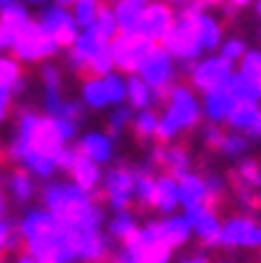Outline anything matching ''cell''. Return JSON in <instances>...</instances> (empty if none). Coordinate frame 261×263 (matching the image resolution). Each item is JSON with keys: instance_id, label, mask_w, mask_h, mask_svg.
I'll return each instance as SVG.
<instances>
[{"instance_id": "6da1fadb", "label": "cell", "mask_w": 261, "mask_h": 263, "mask_svg": "<svg viewBox=\"0 0 261 263\" xmlns=\"http://www.w3.org/2000/svg\"><path fill=\"white\" fill-rule=\"evenodd\" d=\"M66 143L68 141L61 134L57 118L26 110L19 115V122H16L12 155L22 160L31 174L49 176L57 170V155L66 148Z\"/></svg>"}, {"instance_id": "7a4b0ae2", "label": "cell", "mask_w": 261, "mask_h": 263, "mask_svg": "<svg viewBox=\"0 0 261 263\" xmlns=\"http://www.w3.org/2000/svg\"><path fill=\"white\" fill-rule=\"evenodd\" d=\"M24 249L33 258H59L71 261V228L57 221L49 212H31L22 223Z\"/></svg>"}, {"instance_id": "3957f363", "label": "cell", "mask_w": 261, "mask_h": 263, "mask_svg": "<svg viewBox=\"0 0 261 263\" xmlns=\"http://www.w3.org/2000/svg\"><path fill=\"white\" fill-rule=\"evenodd\" d=\"M45 204L57 221L76 230H99L101 212L92 197L76 183H52L45 191Z\"/></svg>"}, {"instance_id": "277c9868", "label": "cell", "mask_w": 261, "mask_h": 263, "mask_svg": "<svg viewBox=\"0 0 261 263\" xmlns=\"http://www.w3.org/2000/svg\"><path fill=\"white\" fill-rule=\"evenodd\" d=\"M200 12H202L200 3H190V5L181 7V12L177 14V22H174L172 31L163 40V47L174 59L196 61L205 52L202 33H200Z\"/></svg>"}, {"instance_id": "5b68a950", "label": "cell", "mask_w": 261, "mask_h": 263, "mask_svg": "<svg viewBox=\"0 0 261 263\" xmlns=\"http://www.w3.org/2000/svg\"><path fill=\"white\" fill-rule=\"evenodd\" d=\"M59 52L57 43L49 38L47 33L38 26V22H28L26 26H22L19 31L12 33V43H10V54L14 59L28 61V64H45Z\"/></svg>"}, {"instance_id": "8992f818", "label": "cell", "mask_w": 261, "mask_h": 263, "mask_svg": "<svg viewBox=\"0 0 261 263\" xmlns=\"http://www.w3.org/2000/svg\"><path fill=\"white\" fill-rule=\"evenodd\" d=\"M160 101L165 104L163 118H167L177 129H193L200 122L202 106L198 104L193 87H186L181 82H174L172 87L160 97Z\"/></svg>"}, {"instance_id": "52a82bcc", "label": "cell", "mask_w": 261, "mask_h": 263, "mask_svg": "<svg viewBox=\"0 0 261 263\" xmlns=\"http://www.w3.org/2000/svg\"><path fill=\"white\" fill-rule=\"evenodd\" d=\"M153 45H158V43L144 38L139 33H118L109 45L113 68L120 76H132V73H136L142 59L151 52Z\"/></svg>"}, {"instance_id": "ba28073f", "label": "cell", "mask_w": 261, "mask_h": 263, "mask_svg": "<svg viewBox=\"0 0 261 263\" xmlns=\"http://www.w3.org/2000/svg\"><path fill=\"white\" fill-rule=\"evenodd\" d=\"M136 76H142L155 92V97H163L174 85V57L169 54L163 45H153L151 52L142 59Z\"/></svg>"}, {"instance_id": "9c48e42d", "label": "cell", "mask_w": 261, "mask_h": 263, "mask_svg": "<svg viewBox=\"0 0 261 263\" xmlns=\"http://www.w3.org/2000/svg\"><path fill=\"white\" fill-rule=\"evenodd\" d=\"M233 73H235V66L223 59L221 54H217V57H205V59L196 61L188 78L193 89L207 94V92H214V89L229 87Z\"/></svg>"}, {"instance_id": "30bf717a", "label": "cell", "mask_w": 261, "mask_h": 263, "mask_svg": "<svg viewBox=\"0 0 261 263\" xmlns=\"http://www.w3.org/2000/svg\"><path fill=\"white\" fill-rule=\"evenodd\" d=\"M38 26L55 40L59 49H71L73 43L78 40V35H80V28H78L76 19H73V12L61 5L45 7L38 16Z\"/></svg>"}, {"instance_id": "8fae6325", "label": "cell", "mask_w": 261, "mask_h": 263, "mask_svg": "<svg viewBox=\"0 0 261 263\" xmlns=\"http://www.w3.org/2000/svg\"><path fill=\"white\" fill-rule=\"evenodd\" d=\"M174 22H177V10H174L172 3H167V0H151L148 5L142 7L136 33L153 40V43L163 45L167 33L172 31Z\"/></svg>"}, {"instance_id": "7c38bea8", "label": "cell", "mask_w": 261, "mask_h": 263, "mask_svg": "<svg viewBox=\"0 0 261 263\" xmlns=\"http://www.w3.org/2000/svg\"><path fill=\"white\" fill-rule=\"evenodd\" d=\"M127 254L136 258L139 263H167L169 261V245H165L151 228L139 230L136 228L130 237L125 240Z\"/></svg>"}, {"instance_id": "4fadbf2b", "label": "cell", "mask_w": 261, "mask_h": 263, "mask_svg": "<svg viewBox=\"0 0 261 263\" xmlns=\"http://www.w3.org/2000/svg\"><path fill=\"white\" fill-rule=\"evenodd\" d=\"M103 195L113 209L125 212L134 197V170H130V167L111 170L106 176V183H103Z\"/></svg>"}, {"instance_id": "5bb4252c", "label": "cell", "mask_w": 261, "mask_h": 263, "mask_svg": "<svg viewBox=\"0 0 261 263\" xmlns=\"http://www.w3.org/2000/svg\"><path fill=\"white\" fill-rule=\"evenodd\" d=\"M179 183V202L188 209H198V207H205L210 212H214L219 202H221V197H214L207 188V181L198 174H184L181 179H177Z\"/></svg>"}, {"instance_id": "9a60e30c", "label": "cell", "mask_w": 261, "mask_h": 263, "mask_svg": "<svg viewBox=\"0 0 261 263\" xmlns=\"http://www.w3.org/2000/svg\"><path fill=\"white\" fill-rule=\"evenodd\" d=\"M226 122L231 125V129H238L240 134H245L250 141H259L261 139V104L238 99Z\"/></svg>"}, {"instance_id": "2e32d148", "label": "cell", "mask_w": 261, "mask_h": 263, "mask_svg": "<svg viewBox=\"0 0 261 263\" xmlns=\"http://www.w3.org/2000/svg\"><path fill=\"white\" fill-rule=\"evenodd\" d=\"M153 164L160 167L172 179H181L184 174H188L190 158L181 143H167V146H158L153 151Z\"/></svg>"}, {"instance_id": "e0dca14e", "label": "cell", "mask_w": 261, "mask_h": 263, "mask_svg": "<svg viewBox=\"0 0 261 263\" xmlns=\"http://www.w3.org/2000/svg\"><path fill=\"white\" fill-rule=\"evenodd\" d=\"M205 143L210 151L223 155H242L250 148V139L240 132H223L219 125H210L205 129Z\"/></svg>"}, {"instance_id": "ac0fdd59", "label": "cell", "mask_w": 261, "mask_h": 263, "mask_svg": "<svg viewBox=\"0 0 261 263\" xmlns=\"http://www.w3.org/2000/svg\"><path fill=\"white\" fill-rule=\"evenodd\" d=\"M221 245L254 247L261 245V226L250 219H231L221 226Z\"/></svg>"}, {"instance_id": "d6986e66", "label": "cell", "mask_w": 261, "mask_h": 263, "mask_svg": "<svg viewBox=\"0 0 261 263\" xmlns=\"http://www.w3.org/2000/svg\"><path fill=\"white\" fill-rule=\"evenodd\" d=\"M109 45H111V43L103 38V35H101V33H99L94 26L82 28L80 35H78V40L73 43V47L68 49L71 64L78 68V66L85 64L87 59H92V57H97L99 52H103V49L109 47Z\"/></svg>"}, {"instance_id": "ffe728a7", "label": "cell", "mask_w": 261, "mask_h": 263, "mask_svg": "<svg viewBox=\"0 0 261 263\" xmlns=\"http://www.w3.org/2000/svg\"><path fill=\"white\" fill-rule=\"evenodd\" d=\"M235 94L231 92V87H221L214 89V92H207L205 99H202V115L212 125H221V122L229 120L231 110L235 106Z\"/></svg>"}, {"instance_id": "44dd1931", "label": "cell", "mask_w": 261, "mask_h": 263, "mask_svg": "<svg viewBox=\"0 0 261 263\" xmlns=\"http://www.w3.org/2000/svg\"><path fill=\"white\" fill-rule=\"evenodd\" d=\"M186 221L193 230H196L200 240L205 245H221V226H219L217 216L214 212L205 207H198V209H188L186 212Z\"/></svg>"}, {"instance_id": "7402d4cb", "label": "cell", "mask_w": 261, "mask_h": 263, "mask_svg": "<svg viewBox=\"0 0 261 263\" xmlns=\"http://www.w3.org/2000/svg\"><path fill=\"white\" fill-rule=\"evenodd\" d=\"M76 151L85 158L94 160L97 164H103L113 158V139L109 134H101V132H90L78 141Z\"/></svg>"}, {"instance_id": "603a6c76", "label": "cell", "mask_w": 261, "mask_h": 263, "mask_svg": "<svg viewBox=\"0 0 261 263\" xmlns=\"http://www.w3.org/2000/svg\"><path fill=\"white\" fill-rule=\"evenodd\" d=\"M68 174H71L73 183H76L80 191H85L87 195L90 193H94L99 188V181H101V172H99V164L94 162V160L85 158V155L76 153V160H73L71 170H68Z\"/></svg>"}, {"instance_id": "cb8c5ba5", "label": "cell", "mask_w": 261, "mask_h": 263, "mask_svg": "<svg viewBox=\"0 0 261 263\" xmlns=\"http://www.w3.org/2000/svg\"><path fill=\"white\" fill-rule=\"evenodd\" d=\"M148 228L169 247H179L184 242H188V235H190V226L186 221V216H174V219H167V221H155V223H148Z\"/></svg>"}, {"instance_id": "d4e9b609", "label": "cell", "mask_w": 261, "mask_h": 263, "mask_svg": "<svg viewBox=\"0 0 261 263\" xmlns=\"http://www.w3.org/2000/svg\"><path fill=\"white\" fill-rule=\"evenodd\" d=\"M125 85H127V104H130L132 110L151 108L153 101L158 99L151 85H148L142 76H136V73H132V76L125 78Z\"/></svg>"}, {"instance_id": "484cf974", "label": "cell", "mask_w": 261, "mask_h": 263, "mask_svg": "<svg viewBox=\"0 0 261 263\" xmlns=\"http://www.w3.org/2000/svg\"><path fill=\"white\" fill-rule=\"evenodd\" d=\"M179 204V183L177 179L163 174L155 179V195H153V207L163 209V212H172Z\"/></svg>"}, {"instance_id": "4316f807", "label": "cell", "mask_w": 261, "mask_h": 263, "mask_svg": "<svg viewBox=\"0 0 261 263\" xmlns=\"http://www.w3.org/2000/svg\"><path fill=\"white\" fill-rule=\"evenodd\" d=\"M24 82V66L19 59H14L12 54H3L0 52V87L14 94L22 87Z\"/></svg>"}, {"instance_id": "83f0119b", "label": "cell", "mask_w": 261, "mask_h": 263, "mask_svg": "<svg viewBox=\"0 0 261 263\" xmlns=\"http://www.w3.org/2000/svg\"><path fill=\"white\" fill-rule=\"evenodd\" d=\"M82 104L92 110H103L109 108V92H106V85H103V78L97 80H82V89H80Z\"/></svg>"}, {"instance_id": "f1b7e54d", "label": "cell", "mask_w": 261, "mask_h": 263, "mask_svg": "<svg viewBox=\"0 0 261 263\" xmlns=\"http://www.w3.org/2000/svg\"><path fill=\"white\" fill-rule=\"evenodd\" d=\"M158 122H160V115L155 113L153 108L136 110L134 122H132V129H134L136 139H142V141H151V139H155Z\"/></svg>"}, {"instance_id": "f546056e", "label": "cell", "mask_w": 261, "mask_h": 263, "mask_svg": "<svg viewBox=\"0 0 261 263\" xmlns=\"http://www.w3.org/2000/svg\"><path fill=\"white\" fill-rule=\"evenodd\" d=\"M113 14H115L120 33H136L139 16H142V7L130 5V3H113Z\"/></svg>"}, {"instance_id": "4dcf8cb0", "label": "cell", "mask_w": 261, "mask_h": 263, "mask_svg": "<svg viewBox=\"0 0 261 263\" xmlns=\"http://www.w3.org/2000/svg\"><path fill=\"white\" fill-rule=\"evenodd\" d=\"M28 22H31V14H28L26 5H24V3H19V0L0 10V24H3V26H5L10 33L19 31V28L26 26Z\"/></svg>"}, {"instance_id": "1f68e13d", "label": "cell", "mask_w": 261, "mask_h": 263, "mask_svg": "<svg viewBox=\"0 0 261 263\" xmlns=\"http://www.w3.org/2000/svg\"><path fill=\"white\" fill-rule=\"evenodd\" d=\"M134 195L136 200L146 207H153V195H155V176L148 170H134Z\"/></svg>"}, {"instance_id": "d6a6232c", "label": "cell", "mask_w": 261, "mask_h": 263, "mask_svg": "<svg viewBox=\"0 0 261 263\" xmlns=\"http://www.w3.org/2000/svg\"><path fill=\"white\" fill-rule=\"evenodd\" d=\"M235 71L242 78H247L250 82H254L256 87H261V52L259 49H247L245 57L238 61Z\"/></svg>"}, {"instance_id": "836d02e7", "label": "cell", "mask_w": 261, "mask_h": 263, "mask_svg": "<svg viewBox=\"0 0 261 263\" xmlns=\"http://www.w3.org/2000/svg\"><path fill=\"white\" fill-rule=\"evenodd\" d=\"M99 7H101V0H78L73 5V19H76L78 28H90L94 26L97 22V14H99Z\"/></svg>"}, {"instance_id": "e575fe53", "label": "cell", "mask_w": 261, "mask_h": 263, "mask_svg": "<svg viewBox=\"0 0 261 263\" xmlns=\"http://www.w3.org/2000/svg\"><path fill=\"white\" fill-rule=\"evenodd\" d=\"M103 85H106V92H109L111 106H123V104L127 101V85H125V78L120 76L118 71H111L109 76L103 78Z\"/></svg>"}, {"instance_id": "d590c367", "label": "cell", "mask_w": 261, "mask_h": 263, "mask_svg": "<svg viewBox=\"0 0 261 263\" xmlns=\"http://www.w3.org/2000/svg\"><path fill=\"white\" fill-rule=\"evenodd\" d=\"M134 122V110L130 106H118L115 110L109 113V120H106V127H109V137H115L120 132H125L127 127H132Z\"/></svg>"}, {"instance_id": "8d00e7d4", "label": "cell", "mask_w": 261, "mask_h": 263, "mask_svg": "<svg viewBox=\"0 0 261 263\" xmlns=\"http://www.w3.org/2000/svg\"><path fill=\"white\" fill-rule=\"evenodd\" d=\"M10 188L14 193V197L19 202H26L31 200L33 195V181H31V174L26 170H14L12 172V179H10Z\"/></svg>"}, {"instance_id": "74e56055", "label": "cell", "mask_w": 261, "mask_h": 263, "mask_svg": "<svg viewBox=\"0 0 261 263\" xmlns=\"http://www.w3.org/2000/svg\"><path fill=\"white\" fill-rule=\"evenodd\" d=\"M40 80H43L45 94H61V73L55 64L45 61L40 66Z\"/></svg>"}, {"instance_id": "f35d334b", "label": "cell", "mask_w": 261, "mask_h": 263, "mask_svg": "<svg viewBox=\"0 0 261 263\" xmlns=\"http://www.w3.org/2000/svg\"><path fill=\"white\" fill-rule=\"evenodd\" d=\"M134 230H136L134 219H132L127 212H120L118 216H113V221L109 223V233L113 237H118V240H123V242H125L127 237L134 233Z\"/></svg>"}, {"instance_id": "ab89813d", "label": "cell", "mask_w": 261, "mask_h": 263, "mask_svg": "<svg viewBox=\"0 0 261 263\" xmlns=\"http://www.w3.org/2000/svg\"><path fill=\"white\" fill-rule=\"evenodd\" d=\"M245 52H247V45H245V40H240V38H229L219 45V54L226 61H231L233 66L245 57Z\"/></svg>"}, {"instance_id": "60d3db41", "label": "cell", "mask_w": 261, "mask_h": 263, "mask_svg": "<svg viewBox=\"0 0 261 263\" xmlns=\"http://www.w3.org/2000/svg\"><path fill=\"white\" fill-rule=\"evenodd\" d=\"M10 43H12V33L7 31L3 24H0V52H5V49H10Z\"/></svg>"}, {"instance_id": "b9f144b4", "label": "cell", "mask_w": 261, "mask_h": 263, "mask_svg": "<svg viewBox=\"0 0 261 263\" xmlns=\"http://www.w3.org/2000/svg\"><path fill=\"white\" fill-rule=\"evenodd\" d=\"M115 263H139V261H136V258L132 256V254H123V256L115 258Z\"/></svg>"}, {"instance_id": "7bdbcfd3", "label": "cell", "mask_w": 261, "mask_h": 263, "mask_svg": "<svg viewBox=\"0 0 261 263\" xmlns=\"http://www.w3.org/2000/svg\"><path fill=\"white\" fill-rule=\"evenodd\" d=\"M115 3H130V5H139V7H144V5H148L151 0H115Z\"/></svg>"}, {"instance_id": "ee69618b", "label": "cell", "mask_w": 261, "mask_h": 263, "mask_svg": "<svg viewBox=\"0 0 261 263\" xmlns=\"http://www.w3.org/2000/svg\"><path fill=\"white\" fill-rule=\"evenodd\" d=\"M78 0H55V5H61V7H73Z\"/></svg>"}, {"instance_id": "f6af8a7d", "label": "cell", "mask_w": 261, "mask_h": 263, "mask_svg": "<svg viewBox=\"0 0 261 263\" xmlns=\"http://www.w3.org/2000/svg\"><path fill=\"white\" fill-rule=\"evenodd\" d=\"M181 263H210V261H207V258L196 256V258H186V261H181Z\"/></svg>"}, {"instance_id": "bcb514c9", "label": "cell", "mask_w": 261, "mask_h": 263, "mask_svg": "<svg viewBox=\"0 0 261 263\" xmlns=\"http://www.w3.org/2000/svg\"><path fill=\"white\" fill-rule=\"evenodd\" d=\"M19 263H38V261H36L33 256H22V258H19Z\"/></svg>"}, {"instance_id": "7dc6e473", "label": "cell", "mask_w": 261, "mask_h": 263, "mask_svg": "<svg viewBox=\"0 0 261 263\" xmlns=\"http://www.w3.org/2000/svg\"><path fill=\"white\" fill-rule=\"evenodd\" d=\"M12 3H16V0H0V10H3V7H7V5H12Z\"/></svg>"}, {"instance_id": "c3c4849f", "label": "cell", "mask_w": 261, "mask_h": 263, "mask_svg": "<svg viewBox=\"0 0 261 263\" xmlns=\"http://www.w3.org/2000/svg\"><path fill=\"white\" fill-rule=\"evenodd\" d=\"M3 209H5V197H3V193H0V214H3Z\"/></svg>"}, {"instance_id": "681fc988", "label": "cell", "mask_w": 261, "mask_h": 263, "mask_svg": "<svg viewBox=\"0 0 261 263\" xmlns=\"http://www.w3.org/2000/svg\"><path fill=\"white\" fill-rule=\"evenodd\" d=\"M256 14L261 16V0H256Z\"/></svg>"}]
</instances>
